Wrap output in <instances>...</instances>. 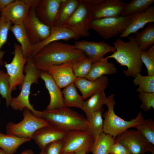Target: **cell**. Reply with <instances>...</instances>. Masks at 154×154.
I'll use <instances>...</instances> for the list:
<instances>
[{
	"mask_svg": "<svg viewBox=\"0 0 154 154\" xmlns=\"http://www.w3.org/2000/svg\"><path fill=\"white\" fill-rule=\"evenodd\" d=\"M86 57L73 45L57 41L45 46L32 57L37 68L47 72L51 66L80 60Z\"/></svg>",
	"mask_w": 154,
	"mask_h": 154,
	"instance_id": "obj_1",
	"label": "cell"
},
{
	"mask_svg": "<svg viewBox=\"0 0 154 154\" xmlns=\"http://www.w3.org/2000/svg\"><path fill=\"white\" fill-rule=\"evenodd\" d=\"M128 42H125L120 38L113 43L116 50L104 59L113 58L121 66H126L127 69L123 71L127 77H134L142 71L143 63L141 59L142 52L135 39L134 36L128 37Z\"/></svg>",
	"mask_w": 154,
	"mask_h": 154,
	"instance_id": "obj_2",
	"label": "cell"
},
{
	"mask_svg": "<svg viewBox=\"0 0 154 154\" xmlns=\"http://www.w3.org/2000/svg\"><path fill=\"white\" fill-rule=\"evenodd\" d=\"M40 117L65 132L78 130L90 132V124L86 118L68 108L40 111Z\"/></svg>",
	"mask_w": 154,
	"mask_h": 154,
	"instance_id": "obj_3",
	"label": "cell"
},
{
	"mask_svg": "<svg viewBox=\"0 0 154 154\" xmlns=\"http://www.w3.org/2000/svg\"><path fill=\"white\" fill-rule=\"evenodd\" d=\"M41 71L35 66L32 57H28L24 68V72L25 74L21 92L17 97L12 98L10 104V106L13 110L22 111L27 108L35 116L40 118V111L36 110L31 104L29 96L31 85L33 83L38 84Z\"/></svg>",
	"mask_w": 154,
	"mask_h": 154,
	"instance_id": "obj_4",
	"label": "cell"
},
{
	"mask_svg": "<svg viewBox=\"0 0 154 154\" xmlns=\"http://www.w3.org/2000/svg\"><path fill=\"white\" fill-rule=\"evenodd\" d=\"M115 95L112 94L107 97L105 104L108 107V110L103 115L104 132L112 136L115 138L128 128L135 127L144 119L142 113L139 112L136 117L128 121L124 120L117 115L114 110L116 101Z\"/></svg>",
	"mask_w": 154,
	"mask_h": 154,
	"instance_id": "obj_5",
	"label": "cell"
},
{
	"mask_svg": "<svg viewBox=\"0 0 154 154\" xmlns=\"http://www.w3.org/2000/svg\"><path fill=\"white\" fill-rule=\"evenodd\" d=\"M23 119L19 122H8L5 126L7 134L32 139L34 133L40 128L49 124L43 119L34 115L27 108L23 110Z\"/></svg>",
	"mask_w": 154,
	"mask_h": 154,
	"instance_id": "obj_6",
	"label": "cell"
},
{
	"mask_svg": "<svg viewBox=\"0 0 154 154\" xmlns=\"http://www.w3.org/2000/svg\"><path fill=\"white\" fill-rule=\"evenodd\" d=\"M132 18V15L96 19L90 21V28L107 39L123 33L130 24Z\"/></svg>",
	"mask_w": 154,
	"mask_h": 154,
	"instance_id": "obj_7",
	"label": "cell"
},
{
	"mask_svg": "<svg viewBox=\"0 0 154 154\" xmlns=\"http://www.w3.org/2000/svg\"><path fill=\"white\" fill-rule=\"evenodd\" d=\"M93 7L88 0H79L76 9L62 27L70 30L79 38L89 36L91 11Z\"/></svg>",
	"mask_w": 154,
	"mask_h": 154,
	"instance_id": "obj_8",
	"label": "cell"
},
{
	"mask_svg": "<svg viewBox=\"0 0 154 154\" xmlns=\"http://www.w3.org/2000/svg\"><path fill=\"white\" fill-rule=\"evenodd\" d=\"M62 141L61 154L82 149L86 150L88 153L90 152L94 143V138L90 132L78 130L66 132Z\"/></svg>",
	"mask_w": 154,
	"mask_h": 154,
	"instance_id": "obj_9",
	"label": "cell"
},
{
	"mask_svg": "<svg viewBox=\"0 0 154 154\" xmlns=\"http://www.w3.org/2000/svg\"><path fill=\"white\" fill-rule=\"evenodd\" d=\"M115 141L124 146L130 154H144L149 151L154 154V147L137 131H125L117 136Z\"/></svg>",
	"mask_w": 154,
	"mask_h": 154,
	"instance_id": "obj_10",
	"label": "cell"
},
{
	"mask_svg": "<svg viewBox=\"0 0 154 154\" xmlns=\"http://www.w3.org/2000/svg\"><path fill=\"white\" fill-rule=\"evenodd\" d=\"M14 48V55L11 62L3 63L9 76L12 91L15 90L18 86L21 89L25 78L24 68L28 59L24 57L20 45L15 43Z\"/></svg>",
	"mask_w": 154,
	"mask_h": 154,
	"instance_id": "obj_11",
	"label": "cell"
},
{
	"mask_svg": "<svg viewBox=\"0 0 154 154\" xmlns=\"http://www.w3.org/2000/svg\"><path fill=\"white\" fill-rule=\"evenodd\" d=\"M35 7H31L23 24L33 45L44 41L50 35L51 28L42 22L36 17Z\"/></svg>",
	"mask_w": 154,
	"mask_h": 154,
	"instance_id": "obj_12",
	"label": "cell"
},
{
	"mask_svg": "<svg viewBox=\"0 0 154 154\" xmlns=\"http://www.w3.org/2000/svg\"><path fill=\"white\" fill-rule=\"evenodd\" d=\"M74 47L84 52L92 63L100 61L104 58L107 53L114 52L116 50L112 46L104 41L99 42L81 40L75 42Z\"/></svg>",
	"mask_w": 154,
	"mask_h": 154,
	"instance_id": "obj_13",
	"label": "cell"
},
{
	"mask_svg": "<svg viewBox=\"0 0 154 154\" xmlns=\"http://www.w3.org/2000/svg\"><path fill=\"white\" fill-rule=\"evenodd\" d=\"M64 0H38L35 7L37 17L43 23L54 27L60 6Z\"/></svg>",
	"mask_w": 154,
	"mask_h": 154,
	"instance_id": "obj_14",
	"label": "cell"
},
{
	"mask_svg": "<svg viewBox=\"0 0 154 154\" xmlns=\"http://www.w3.org/2000/svg\"><path fill=\"white\" fill-rule=\"evenodd\" d=\"M127 3L120 0H105L92 8V20L121 16Z\"/></svg>",
	"mask_w": 154,
	"mask_h": 154,
	"instance_id": "obj_15",
	"label": "cell"
},
{
	"mask_svg": "<svg viewBox=\"0 0 154 154\" xmlns=\"http://www.w3.org/2000/svg\"><path fill=\"white\" fill-rule=\"evenodd\" d=\"M31 8L23 0H15L3 10L0 16L14 25H21L23 24Z\"/></svg>",
	"mask_w": 154,
	"mask_h": 154,
	"instance_id": "obj_16",
	"label": "cell"
},
{
	"mask_svg": "<svg viewBox=\"0 0 154 154\" xmlns=\"http://www.w3.org/2000/svg\"><path fill=\"white\" fill-rule=\"evenodd\" d=\"M66 132L50 124L44 126L37 130L32 139L41 151H43L46 146L55 141L62 140Z\"/></svg>",
	"mask_w": 154,
	"mask_h": 154,
	"instance_id": "obj_17",
	"label": "cell"
},
{
	"mask_svg": "<svg viewBox=\"0 0 154 154\" xmlns=\"http://www.w3.org/2000/svg\"><path fill=\"white\" fill-rule=\"evenodd\" d=\"M44 82L50 96V101L46 110H53L65 107L62 92L52 76L48 72L42 71L40 77Z\"/></svg>",
	"mask_w": 154,
	"mask_h": 154,
	"instance_id": "obj_18",
	"label": "cell"
},
{
	"mask_svg": "<svg viewBox=\"0 0 154 154\" xmlns=\"http://www.w3.org/2000/svg\"><path fill=\"white\" fill-rule=\"evenodd\" d=\"M108 78L104 75L94 80L84 78L77 77L74 84L81 92L84 100L91 97L101 90H105L108 84Z\"/></svg>",
	"mask_w": 154,
	"mask_h": 154,
	"instance_id": "obj_19",
	"label": "cell"
},
{
	"mask_svg": "<svg viewBox=\"0 0 154 154\" xmlns=\"http://www.w3.org/2000/svg\"><path fill=\"white\" fill-rule=\"evenodd\" d=\"M73 62L52 66L48 69L47 72L60 88H64L74 83L77 78L72 69Z\"/></svg>",
	"mask_w": 154,
	"mask_h": 154,
	"instance_id": "obj_20",
	"label": "cell"
},
{
	"mask_svg": "<svg viewBox=\"0 0 154 154\" xmlns=\"http://www.w3.org/2000/svg\"><path fill=\"white\" fill-rule=\"evenodd\" d=\"M154 22V6H150L145 11L132 15V20L126 30L119 37H128L131 34L135 33L146 24Z\"/></svg>",
	"mask_w": 154,
	"mask_h": 154,
	"instance_id": "obj_21",
	"label": "cell"
},
{
	"mask_svg": "<svg viewBox=\"0 0 154 154\" xmlns=\"http://www.w3.org/2000/svg\"><path fill=\"white\" fill-rule=\"evenodd\" d=\"M79 37L70 30L64 27H51L49 36L40 43L33 46L31 57L47 44L52 42L62 40H68L72 39H78Z\"/></svg>",
	"mask_w": 154,
	"mask_h": 154,
	"instance_id": "obj_22",
	"label": "cell"
},
{
	"mask_svg": "<svg viewBox=\"0 0 154 154\" xmlns=\"http://www.w3.org/2000/svg\"><path fill=\"white\" fill-rule=\"evenodd\" d=\"M17 40L20 43L24 58L31 56L33 45L29 38L27 30L24 25H14L10 29Z\"/></svg>",
	"mask_w": 154,
	"mask_h": 154,
	"instance_id": "obj_23",
	"label": "cell"
},
{
	"mask_svg": "<svg viewBox=\"0 0 154 154\" xmlns=\"http://www.w3.org/2000/svg\"><path fill=\"white\" fill-rule=\"evenodd\" d=\"M116 72L117 69L114 64L109 62L108 59L104 58L100 61L92 63L90 71L85 78L94 80L104 75L114 74Z\"/></svg>",
	"mask_w": 154,
	"mask_h": 154,
	"instance_id": "obj_24",
	"label": "cell"
},
{
	"mask_svg": "<svg viewBox=\"0 0 154 154\" xmlns=\"http://www.w3.org/2000/svg\"><path fill=\"white\" fill-rule=\"evenodd\" d=\"M31 139L11 134H5L0 132V148L6 154H14L20 146L30 141Z\"/></svg>",
	"mask_w": 154,
	"mask_h": 154,
	"instance_id": "obj_25",
	"label": "cell"
},
{
	"mask_svg": "<svg viewBox=\"0 0 154 154\" xmlns=\"http://www.w3.org/2000/svg\"><path fill=\"white\" fill-rule=\"evenodd\" d=\"M79 0H64L56 17L54 27H62L73 13Z\"/></svg>",
	"mask_w": 154,
	"mask_h": 154,
	"instance_id": "obj_26",
	"label": "cell"
},
{
	"mask_svg": "<svg viewBox=\"0 0 154 154\" xmlns=\"http://www.w3.org/2000/svg\"><path fill=\"white\" fill-rule=\"evenodd\" d=\"M135 41L142 51L149 49L154 44V24H147V27L140 32H137L134 36Z\"/></svg>",
	"mask_w": 154,
	"mask_h": 154,
	"instance_id": "obj_27",
	"label": "cell"
},
{
	"mask_svg": "<svg viewBox=\"0 0 154 154\" xmlns=\"http://www.w3.org/2000/svg\"><path fill=\"white\" fill-rule=\"evenodd\" d=\"M64 103L66 107H74L82 109L84 101L78 93L74 83L68 85L62 92Z\"/></svg>",
	"mask_w": 154,
	"mask_h": 154,
	"instance_id": "obj_28",
	"label": "cell"
},
{
	"mask_svg": "<svg viewBox=\"0 0 154 154\" xmlns=\"http://www.w3.org/2000/svg\"><path fill=\"white\" fill-rule=\"evenodd\" d=\"M103 110L102 108L97 111L86 114V118L90 125V132L94 138V142L104 132V120L102 117Z\"/></svg>",
	"mask_w": 154,
	"mask_h": 154,
	"instance_id": "obj_29",
	"label": "cell"
},
{
	"mask_svg": "<svg viewBox=\"0 0 154 154\" xmlns=\"http://www.w3.org/2000/svg\"><path fill=\"white\" fill-rule=\"evenodd\" d=\"M104 91L102 90L97 92L84 102L82 109L86 114L94 112L103 108L107 99Z\"/></svg>",
	"mask_w": 154,
	"mask_h": 154,
	"instance_id": "obj_30",
	"label": "cell"
},
{
	"mask_svg": "<svg viewBox=\"0 0 154 154\" xmlns=\"http://www.w3.org/2000/svg\"><path fill=\"white\" fill-rule=\"evenodd\" d=\"M115 138L103 132L94 143L90 152L92 154H109L111 146L116 142Z\"/></svg>",
	"mask_w": 154,
	"mask_h": 154,
	"instance_id": "obj_31",
	"label": "cell"
},
{
	"mask_svg": "<svg viewBox=\"0 0 154 154\" xmlns=\"http://www.w3.org/2000/svg\"><path fill=\"white\" fill-rule=\"evenodd\" d=\"M154 2V0H133L127 3L121 16H128L146 11Z\"/></svg>",
	"mask_w": 154,
	"mask_h": 154,
	"instance_id": "obj_32",
	"label": "cell"
},
{
	"mask_svg": "<svg viewBox=\"0 0 154 154\" xmlns=\"http://www.w3.org/2000/svg\"><path fill=\"white\" fill-rule=\"evenodd\" d=\"M134 78V84L139 86L136 90L137 92H154V76H144L139 73Z\"/></svg>",
	"mask_w": 154,
	"mask_h": 154,
	"instance_id": "obj_33",
	"label": "cell"
},
{
	"mask_svg": "<svg viewBox=\"0 0 154 154\" xmlns=\"http://www.w3.org/2000/svg\"><path fill=\"white\" fill-rule=\"evenodd\" d=\"M12 92L9 75L3 70H0V94L3 99H5L7 108L10 106L13 98Z\"/></svg>",
	"mask_w": 154,
	"mask_h": 154,
	"instance_id": "obj_34",
	"label": "cell"
},
{
	"mask_svg": "<svg viewBox=\"0 0 154 154\" xmlns=\"http://www.w3.org/2000/svg\"><path fill=\"white\" fill-rule=\"evenodd\" d=\"M135 128L149 143L154 145V122L153 120L144 119Z\"/></svg>",
	"mask_w": 154,
	"mask_h": 154,
	"instance_id": "obj_35",
	"label": "cell"
},
{
	"mask_svg": "<svg viewBox=\"0 0 154 154\" xmlns=\"http://www.w3.org/2000/svg\"><path fill=\"white\" fill-rule=\"evenodd\" d=\"M12 23L7 21L5 18L0 16V65H3V58L6 52L1 50V48L7 40L8 33Z\"/></svg>",
	"mask_w": 154,
	"mask_h": 154,
	"instance_id": "obj_36",
	"label": "cell"
},
{
	"mask_svg": "<svg viewBox=\"0 0 154 154\" xmlns=\"http://www.w3.org/2000/svg\"><path fill=\"white\" fill-rule=\"evenodd\" d=\"M92 64L87 57L80 60L73 62L72 69L76 77L85 78L90 71Z\"/></svg>",
	"mask_w": 154,
	"mask_h": 154,
	"instance_id": "obj_37",
	"label": "cell"
},
{
	"mask_svg": "<svg viewBox=\"0 0 154 154\" xmlns=\"http://www.w3.org/2000/svg\"><path fill=\"white\" fill-rule=\"evenodd\" d=\"M141 59L147 68L148 75L154 76V45L142 51Z\"/></svg>",
	"mask_w": 154,
	"mask_h": 154,
	"instance_id": "obj_38",
	"label": "cell"
},
{
	"mask_svg": "<svg viewBox=\"0 0 154 154\" xmlns=\"http://www.w3.org/2000/svg\"><path fill=\"white\" fill-rule=\"evenodd\" d=\"M138 96L142 102L141 107L144 112L154 109V92H139Z\"/></svg>",
	"mask_w": 154,
	"mask_h": 154,
	"instance_id": "obj_39",
	"label": "cell"
},
{
	"mask_svg": "<svg viewBox=\"0 0 154 154\" xmlns=\"http://www.w3.org/2000/svg\"><path fill=\"white\" fill-rule=\"evenodd\" d=\"M63 145L62 140L55 141L47 145L43 151L45 154H61Z\"/></svg>",
	"mask_w": 154,
	"mask_h": 154,
	"instance_id": "obj_40",
	"label": "cell"
},
{
	"mask_svg": "<svg viewBox=\"0 0 154 154\" xmlns=\"http://www.w3.org/2000/svg\"><path fill=\"white\" fill-rule=\"evenodd\" d=\"M110 154H130L128 150L123 145L116 141L110 147L109 152Z\"/></svg>",
	"mask_w": 154,
	"mask_h": 154,
	"instance_id": "obj_41",
	"label": "cell"
},
{
	"mask_svg": "<svg viewBox=\"0 0 154 154\" xmlns=\"http://www.w3.org/2000/svg\"><path fill=\"white\" fill-rule=\"evenodd\" d=\"M15 0H0V13L9 4Z\"/></svg>",
	"mask_w": 154,
	"mask_h": 154,
	"instance_id": "obj_42",
	"label": "cell"
},
{
	"mask_svg": "<svg viewBox=\"0 0 154 154\" xmlns=\"http://www.w3.org/2000/svg\"><path fill=\"white\" fill-rule=\"evenodd\" d=\"M27 5L31 7H35L38 3V0H23Z\"/></svg>",
	"mask_w": 154,
	"mask_h": 154,
	"instance_id": "obj_43",
	"label": "cell"
},
{
	"mask_svg": "<svg viewBox=\"0 0 154 154\" xmlns=\"http://www.w3.org/2000/svg\"><path fill=\"white\" fill-rule=\"evenodd\" d=\"M19 154H34L33 151L30 149H26Z\"/></svg>",
	"mask_w": 154,
	"mask_h": 154,
	"instance_id": "obj_44",
	"label": "cell"
},
{
	"mask_svg": "<svg viewBox=\"0 0 154 154\" xmlns=\"http://www.w3.org/2000/svg\"><path fill=\"white\" fill-rule=\"evenodd\" d=\"M87 153V151L86 150L82 149L73 152V154H86Z\"/></svg>",
	"mask_w": 154,
	"mask_h": 154,
	"instance_id": "obj_45",
	"label": "cell"
},
{
	"mask_svg": "<svg viewBox=\"0 0 154 154\" xmlns=\"http://www.w3.org/2000/svg\"><path fill=\"white\" fill-rule=\"evenodd\" d=\"M0 154H6L5 153L2 149H0Z\"/></svg>",
	"mask_w": 154,
	"mask_h": 154,
	"instance_id": "obj_46",
	"label": "cell"
},
{
	"mask_svg": "<svg viewBox=\"0 0 154 154\" xmlns=\"http://www.w3.org/2000/svg\"><path fill=\"white\" fill-rule=\"evenodd\" d=\"M39 154H45L44 151H41Z\"/></svg>",
	"mask_w": 154,
	"mask_h": 154,
	"instance_id": "obj_47",
	"label": "cell"
},
{
	"mask_svg": "<svg viewBox=\"0 0 154 154\" xmlns=\"http://www.w3.org/2000/svg\"><path fill=\"white\" fill-rule=\"evenodd\" d=\"M73 152H70V153H67L63 154H73Z\"/></svg>",
	"mask_w": 154,
	"mask_h": 154,
	"instance_id": "obj_48",
	"label": "cell"
},
{
	"mask_svg": "<svg viewBox=\"0 0 154 154\" xmlns=\"http://www.w3.org/2000/svg\"><path fill=\"white\" fill-rule=\"evenodd\" d=\"M1 102V100L0 99V104Z\"/></svg>",
	"mask_w": 154,
	"mask_h": 154,
	"instance_id": "obj_49",
	"label": "cell"
}]
</instances>
